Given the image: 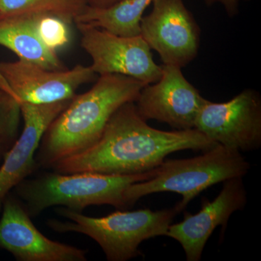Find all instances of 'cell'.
Masks as SVG:
<instances>
[{
    "label": "cell",
    "instance_id": "1",
    "mask_svg": "<svg viewBox=\"0 0 261 261\" xmlns=\"http://www.w3.org/2000/svg\"><path fill=\"white\" fill-rule=\"evenodd\" d=\"M147 121L135 102H127L114 113L95 144L58 161L51 169L63 174H138L155 169L176 151L205 152L219 145L195 128L166 132Z\"/></svg>",
    "mask_w": 261,
    "mask_h": 261
},
{
    "label": "cell",
    "instance_id": "2",
    "mask_svg": "<svg viewBox=\"0 0 261 261\" xmlns=\"http://www.w3.org/2000/svg\"><path fill=\"white\" fill-rule=\"evenodd\" d=\"M145 85L126 75H102L87 92L75 94L43 136L36 154L38 167L51 169L95 144L117 110L135 102Z\"/></svg>",
    "mask_w": 261,
    "mask_h": 261
},
{
    "label": "cell",
    "instance_id": "3",
    "mask_svg": "<svg viewBox=\"0 0 261 261\" xmlns=\"http://www.w3.org/2000/svg\"><path fill=\"white\" fill-rule=\"evenodd\" d=\"M155 169L132 175L93 172L63 174L53 171L37 178H25L15 187V192L31 218L53 206L80 213L89 206L102 205L123 211L128 208L124 197L127 189L133 184L152 178Z\"/></svg>",
    "mask_w": 261,
    "mask_h": 261
},
{
    "label": "cell",
    "instance_id": "4",
    "mask_svg": "<svg viewBox=\"0 0 261 261\" xmlns=\"http://www.w3.org/2000/svg\"><path fill=\"white\" fill-rule=\"evenodd\" d=\"M56 211L68 221L49 220V228L59 233L87 235L99 244L109 261H126L140 256V244L155 237L166 236L168 227L180 213L176 205L155 211H118L99 218L85 216L65 207H58Z\"/></svg>",
    "mask_w": 261,
    "mask_h": 261
},
{
    "label": "cell",
    "instance_id": "5",
    "mask_svg": "<svg viewBox=\"0 0 261 261\" xmlns=\"http://www.w3.org/2000/svg\"><path fill=\"white\" fill-rule=\"evenodd\" d=\"M197 157L164 161L149 179L130 185L125 192L128 207L142 197L158 192H176L182 199L176 204L180 213L201 192L216 184L243 178L250 168L241 152L219 145Z\"/></svg>",
    "mask_w": 261,
    "mask_h": 261
},
{
    "label": "cell",
    "instance_id": "6",
    "mask_svg": "<svg viewBox=\"0 0 261 261\" xmlns=\"http://www.w3.org/2000/svg\"><path fill=\"white\" fill-rule=\"evenodd\" d=\"M96 73L91 66L76 65L71 70H53L24 60L0 63V113L21 116L20 105L49 104L68 100Z\"/></svg>",
    "mask_w": 261,
    "mask_h": 261
},
{
    "label": "cell",
    "instance_id": "7",
    "mask_svg": "<svg viewBox=\"0 0 261 261\" xmlns=\"http://www.w3.org/2000/svg\"><path fill=\"white\" fill-rule=\"evenodd\" d=\"M195 128L216 143L238 151L256 150L261 146V97L246 89L227 102L207 100Z\"/></svg>",
    "mask_w": 261,
    "mask_h": 261
},
{
    "label": "cell",
    "instance_id": "8",
    "mask_svg": "<svg viewBox=\"0 0 261 261\" xmlns=\"http://www.w3.org/2000/svg\"><path fill=\"white\" fill-rule=\"evenodd\" d=\"M152 10L142 17L140 36L163 65L183 68L198 54L200 29L183 0H154Z\"/></svg>",
    "mask_w": 261,
    "mask_h": 261
},
{
    "label": "cell",
    "instance_id": "9",
    "mask_svg": "<svg viewBox=\"0 0 261 261\" xmlns=\"http://www.w3.org/2000/svg\"><path fill=\"white\" fill-rule=\"evenodd\" d=\"M81 44L92 58L96 74H121L147 84L158 82L162 66L154 61L150 47L141 36L122 37L83 24H76Z\"/></svg>",
    "mask_w": 261,
    "mask_h": 261
},
{
    "label": "cell",
    "instance_id": "10",
    "mask_svg": "<svg viewBox=\"0 0 261 261\" xmlns=\"http://www.w3.org/2000/svg\"><path fill=\"white\" fill-rule=\"evenodd\" d=\"M181 69L163 65L160 80L141 90L135 105L145 120L163 122L176 130L195 128L197 116L207 99L187 80Z\"/></svg>",
    "mask_w": 261,
    "mask_h": 261
},
{
    "label": "cell",
    "instance_id": "11",
    "mask_svg": "<svg viewBox=\"0 0 261 261\" xmlns=\"http://www.w3.org/2000/svg\"><path fill=\"white\" fill-rule=\"evenodd\" d=\"M0 219V248L18 261H85L87 251L46 238L18 197L8 194Z\"/></svg>",
    "mask_w": 261,
    "mask_h": 261
},
{
    "label": "cell",
    "instance_id": "12",
    "mask_svg": "<svg viewBox=\"0 0 261 261\" xmlns=\"http://www.w3.org/2000/svg\"><path fill=\"white\" fill-rule=\"evenodd\" d=\"M222 190L214 200L205 199L197 214L185 213V219L171 224L166 236L181 244L187 261H200L207 240L219 226L224 237L228 220L233 213L243 210L247 203V192L243 178L226 180Z\"/></svg>",
    "mask_w": 261,
    "mask_h": 261
},
{
    "label": "cell",
    "instance_id": "13",
    "mask_svg": "<svg viewBox=\"0 0 261 261\" xmlns=\"http://www.w3.org/2000/svg\"><path fill=\"white\" fill-rule=\"evenodd\" d=\"M71 99L49 104L20 105L23 130L3 155L4 161L0 167V211L11 190L37 170L36 154L43 136Z\"/></svg>",
    "mask_w": 261,
    "mask_h": 261
},
{
    "label": "cell",
    "instance_id": "14",
    "mask_svg": "<svg viewBox=\"0 0 261 261\" xmlns=\"http://www.w3.org/2000/svg\"><path fill=\"white\" fill-rule=\"evenodd\" d=\"M0 45L14 53L19 59L49 70L65 69L57 51L48 48L39 39L30 17L0 19Z\"/></svg>",
    "mask_w": 261,
    "mask_h": 261
},
{
    "label": "cell",
    "instance_id": "15",
    "mask_svg": "<svg viewBox=\"0 0 261 261\" xmlns=\"http://www.w3.org/2000/svg\"><path fill=\"white\" fill-rule=\"evenodd\" d=\"M153 1L123 0L108 8H92L88 5L74 23L104 29L122 37L140 36L141 20Z\"/></svg>",
    "mask_w": 261,
    "mask_h": 261
},
{
    "label": "cell",
    "instance_id": "16",
    "mask_svg": "<svg viewBox=\"0 0 261 261\" xmlns=\"http://www.w3.org/2000/svg\"><path fill=\"white\" fill-rule=\"evenodd\" d=\"M87 6V0H0V19L51 15L70 24Z\"/></svg>",
    "mask_w": 261,
    "mask_h": 261
},
{
    "label": "cell",
    "instance_id": "17",
    "mask_svg": "<svg viewBox=\"0 0 261 261\" xmlns=\"http://www.w3.org/2000/svg\"><path fill=\"white\" fill-rule=\"evenodd\" d=\"M29 17L39 39L51 50L57 51L69 42L70 23L63 19L51 15Z\"/></svg>",
    "mask_w": 261,
    "mask_h": 261
},
{
    "label": "cell",
    "instance_id": "18",
    "mask_svg": "<svg viewBox=\"0 0 261 261\" xmlns=\"http://www.w3.org/2000/svg\"><path fill=\"white\" fill-rule=\"evenodd\" d=\"M205 4L211 6L216 4L224 7L226 13L229 17H233L239 13L240 0H204Z\"/></svg>",
    "mask_w": 261,
    "mask_h": 261
},
{
    "label": "cell",
    "instance_id": "19",
    "mask_svg": "<svg viewBox=\"0 0 261 261\" xmlns=\"http://www.w3.org/2000/svg\"><path fill=\"white\" fill-rule=\"evenodd\" d=\"M123 0H87L89 6L96 8H108Z\"/></svg>",
    "mask_w": 261,
    "mask_h": 261
},
{
    "label": "cell",
    "instance_id": "20",
    "mask_svg": "<svg viewBox=\"0 0 261 261\" xmlns=\"http://www.w3.org/2000/svg\"><path fill=\"white\" fill-rule=\"evenodd\" d=\"M0 98H1V94H0ZM3 157V153H2V146L1 142H0V158Z\"/></svg>",
    "mask_w": 261,
    "mask_h": 261
},
{
    "label": "cell",
    "instance_id": "21",
    "mask_svg": "<svg viewBox=\"0 0 261 261\" xmlns=\"http://www.w3.org/2000/svg\"><path fill=\"white\" fill-rule=\"evenodd\" d=\"M245 1H248V0H245Z\"/></svg>",
    "mask_w": 261,
    "mask_h": 261
}]
</instances>
